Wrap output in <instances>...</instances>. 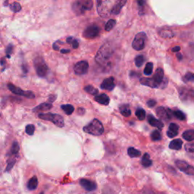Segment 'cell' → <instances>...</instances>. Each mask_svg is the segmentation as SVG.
<instances>
[{
  "label": "cell",
  "instance_id": "15",
  "mask_svg": "<svg viewBox=\"0 0 194 194\" xmlns=\"http://www.w3.org/2000/svg\"><path fill=\"white\" fill-rule=\"evenodd\" d=\"M80 183L87 191H93L96 189V184L94 182L91 181L87 179H81L80 180Z\"/></svg>",
  "mask_w": 194,
  "mask_h": 194
},
{
  "label": "cell",
  "instance_id": "46",
  "mask_svg": "<svg viewBox=\"0 0 194 194\" xmlns=\"http://www.w3.org/2000/svg\"><path fill=\"white\" fill-rule=\"evenodd\" d=\"M155 105H156V102H155L154 100H150L147 102V106L150 108L154 107Z\"/></svg>",
  "mask_w": 194,
  "mask_h": 194
},
{
  "label": "cell",
  "instance_id": "42",
  "mask_svg": "<svg viewBox=\"0 0 194 194\" xmlns=\"http://www.w3.org/2000/svg\"><path fill=\"white\" fill-rule=\"evenodd\" d=\"M35 131V126L33 124H28V125L26 126V128H25V132H26L27 134L28 135H33L34 134Z\"/></svg>",
  "mask_w": 194,
  "mask_h": 194
},
{
  "label": "cell",
  "instance_id": "55",
  "mask_svg": "<svg viewBox=\"0 0 194 194\" xmlns=\"http://www.w3.org/2000/svg\"><path fill=\"white\" fill-rule=\"evenodd\" d=\"M4 65V59H2V61H1V65L3 66Z\"/></svg>",
  "mask_w": 194,
  "mask_h": 194
},
{
  "label": "cell",
  "instance_id": "28",
  "mask_svg": "<svg viewBox=\"0 0 194 194\" xmlns=\"http://www.w3.org/2000/svg\"><path fill=\"white\" fill-rule=\"evenodd\" d=\"M127 153H128L129 156L131 158H136V157H140L141 155L140 151L137 150L134 147H130L127 149Z\"/></svg>",
  "mask_w": 194,
  "mask_h": 194
},
{
  "label": "cell",
  "instance_id": "13",
  "mask_svg": "<svg viewBox=\"0 0 194 194\" xmlns=\"http://www.w3.org/2000/svg\"><path fill=\"white\" fill-rule=\"evenodd\" d=\"M101 89L103 90H113L115 87V78L113 77H110L109 78H106L104 81H103V83L101 84Z\"/></svg>",
  "mask_w": 194,
  "mask_h": 194
},
{
  "label": "cell",
  "instance_id": "1",
  "mask_svg": "<svg viewBox=\"0 0 194 194\" xmlns=\"http://www.w3.org/2000/svg\"><path fill=\"white\" fill-rule=\"evenodd\" d=\"M114 50L112 48L109 43H106L102 46L99 51L97 52L96 56V62L100 65V66L105 67L109 65L112 56L113 55Z\"/></svg>",
  "mask_w": 194,
  "mask_h": 194
},
{
  "label": "cell",
  "instance_id": "52",
  "mask_svg": "<svg viewBox=\"0 0 194 194\" xmlns=\"http://www.w3.org/2000/svg\"><path fill=\"white\" fill-rule=\"evenodd\" d=\"M70 52V50L69 49H62L61 50V53L64 54V53H69Z\"/></svg>",
  "mask_w": 194,
  "mask_h": 194
},
{
  "label": "cell",
  "instance_id": "29",
  "mask_svg": "<svg viewBox=\"0 0 194 194\" xmlns=\"http://www.w3.org/2000/svg\"><path fill=\"white\" fill-rule=\"evenodd\" d=\"M19 149H20V146H19L18 143L17 141L13 142L12 146H11V149L9 151V154H8V155H16L19 152Z\"/></svg>",
  "mask_w": 194,
  "mask_h": 194
},
{
  "label": "cell",
  "instance_id": "40",
  "mask_svg": "<svg viewBox=\"0 0 194 194\" xmlns=\"http://www.w3.org/2000/svg\"><path fill=\"white\" fill-rule=\"evenodd\" d=\"M83 4H84V8L85 11H89L93 8V2L92 0H84Z\"/></svg>",
  "mask_w": 194,
  "mask_h": 194
},
{
  "label": "cell",
  "instance_id": "44",
  "mask_svg": "<svg viewBox=\"0 0 194 194\" xmlns=\"http://www.w3.org/2000/svg\"><path fill=\"white\" fill-rule=\"evenodd\" d=\"M13 48H14V46H13L12 44H8V45L7 46L6 49H5V53H6V56L8 59L11 58V53H12Z\"/></svg>",
  "mask_w": 194,
  "mask_h": 194
},
{
  "label": "cell",
  "instance_id": "18",
  "mask_svg": "<svg viewBox=\"0 0 194 194\" xmlns=\"http://www.w3.org/2000/svg\"><path fill=\"white\" fill-rule=\"evenodd\" d=\"M147 120H148V122H149V124H150V125L153 126V127H158L159 130H161V129L164 127L163 123L161 122V121H159V120L156 119V118H155L154 116H152V115H149V116H148Z\"/></svg>",
  "mask_w": 194,
  "mask_h": 194
},
{
  "label": "cell",
  "instance_id": "10",
  "mask_svg": "<svg viewBox=\"0 0 194 194\" xmlns=\"http://www.w3.org/2000/svg\"><path fill=\"white\" fill-rule=\"evenodd\" d=\"M89 69V64L87 61H81L75 64V67H74V71L75 74L78 75H84L87 73Z\"/></svg>",
  "mask_w": 194,
  "mask_h": 194
},
{
  "label": "cell",
  "instance_id": "26",
  "mask_svg": "<svg viewBox=\"0 0 194 194\" xmlns=\"http://www.w3.org/2000/svg\"><path fill=\"white\" fill-rule=\"evenodd\" d=\"M142 165H143V167L145 168H148V167H150L151 165H152V160L150 159V156L148 153H145L143 155V158H142Z\"/></svg>",
  "mask_w": 194,
  "mask_h": 194
},
{
  "label": "cell",
  "instance_id": "36",
  "mask_svg": "<svg viewBox=\"0 0 194 194\" xmlns=\"http://www.w3.org/2000/svg\"><path fill=\"white\" fill-rule=\"evenodd\" d=\"M115 24H116V21L114 20V19H110V20L108 21V22L106 23V26H105V30H106V31L112 30L114 28V27L115 26Z\"/></svg>",
  "mask_w": 194,
  "mask_h": 194
},
{
  "label": "cell",
  "instance_id": "20",
  "mask_svg": "<svg viewBox=\"0 0 194 194\" xmlns=\"http://www.w3.org/2000/svg\"><path fill=\"white\" fill-rule=\"evenodd\" d=\"M140 82L144 86H147L152 88H158V86L155 84L152 78H141L140 80Z\"/></svg>",
  "mask_w": 194,
  "mask_h": 194
},
{
  "label": "cell",
  "instance_id": "43",
  "mask_svg": "<svg viewBox=\"0 0 194 194\" xmlns=\"http://www.w3.org/2000/svg\"><path fill=\"white\" fill-rule=\"evenodd\" d=\"M16 162V158H11V159L8 161V165H7L6 168H5V171H9L11 168L14 167V164Z\"/></svg>",
  "mask_w": 194,
  "mask_h": 194
},
{
  "label": "cell",
  "instance_id": "24",
  "mask_svg": "<svg viewBox=\"0 0 194 194\" xmlns=\"http://www.w3.org/2000/svg\"><path fill=\"white\" fill-rule=\"evenodd\" d=\"M38 186V179L36 176H33L29 180L27 183V188L30 190H34L37 188Z\"/></svg>",
  "mask_w": 194,
  "mask_h": 194
},
{
  "label": "cell",
  "instance_id": "25",
  "mask_svg": "<svg viewBox=\"0 0 194 194\" xmlns=\"http://www.w3.org/2000/svg\"><path fill=\"white\" fill-rule=\"evenodd\" d=\"M120 112L121 113V115H124V117H129L131 116V111L129 108V105L127 104H124L121 105L120 106Z\"/></svg>",
  "mask_w": 194,
  "mask_h": 194
},
{
  "label": "cell",
  "instance_id": "34",
  "mask_svg": "<svg viewBox=\"0 0 194 194\" xmlns=\"http://www.w3.org/2000/svg\"><path fill=\"white\" fill-rule=\"evenodd\" d=\"M185 150L189 156L194 158V144H186L185 145Z\"/></svg>",
  "mask_w": 194,
  "mask_h": 194
},
{
  "label": "cell",
  "instance_id": "49",
  "mask_svg": "<svg viewBox=\"0 0 194 194\" xmlns=\"http://www.w3.org/2000/svg\"><path fill=\"white\" fill-rule=\"evenodd\" d=\"M180 46H175L172 49V52H177L180 51Z\"/></svg>",
  "mask_w": 194,
  "mask_h": 194
},
{
  "label": "cell",
  "instance_id": "21",
  "mask_svg": "<svg viewBox=\"0 0 194 194\" xmlns=\"http://www.w3.org/2000/svg\"><path fill=\"white\" fill-rule=\"evenodd\" d=\"M158 33H159V35L161 37L163 38H171L174 37V33H173L172 30L168 27L161 28L159 30V32H158Z\"/></svg>",
  "mask_w": 194,
  "mask_h": 194
},
{
  "label": "cell",
  "instance_id": "22",
  "mask_svg": "<svg viewBox=\"0 0 194 194\" xmlns=\"http://www.w3.org/2000/svg\"><path fill=\"white\" fill-rule=\"evenodd\" d=\"M52 108V104L50 103H43L40 104L33 109V112H39V111H47Z\"/></svg>",
  "mask_w": 194,
  "mask_h": 194
},
{
  "label": "cell",
  "instance_id": "19",
  "mask_svg": "<svg viewBox=\"0 0 194 194\" xmlns=\"http://www.w3.org/2000/svg\"><path fill=\"white\" fill-rule=\"evenodd\" d=\"M178 125L174 124V123H171L169 125L168 131H167V135H168V137H170V138H173V137H176V136L178 134Z\"/></svg>",
  "mask_w": 194,
  "mask_h": 194
},
{
  "label": "cell",
  "instance_id": "51",
  "mask_svg": "<svg viewBox=\"0 0 194 194\" xmlns=\"http://www.w3.org/2000/svg\"><path fill=\"white\" fill-rule=\"evenodd\" d=\"M53 49H54L55 50H59V46L57 45V43H55L53 44Z\"/></svg>",
  "mask_w": 194,
  "mask_h": 194
},
{
  "label": "cell",
  "instance_id": "11",
  "mask_svg": "<svg viewBox=\"0 0 194 194\" xmlns=\"http://www.w3.org/2000/svg\"><path fill=\"white\" fill-rule=\"evenodd\" d=\"M156 114L161 120L168 121L171 119L173 115V111L169 109H165L162 106L158 107L156 109Z\"/></svg>",
  "mask_w": 194,
  "mask_h": 194
},
{
  "label": "cell",
  "instance_id": "16",
  "mask_svg": "<svg viewBox=\"0 0 194 194\" xmlns=\"http://www.w3.org/2000/svg\"><path fill=\"white\" fill-rule=\"evenodd\" d=\"M127 3L126 0H121V1H118L115 3V5H113V7L112 8V11H111V14H114L116 15L118 14L121 11V10L122 9L123 6Z\"/></svg>",
  "mask_w": 194,
  "mask_h": 194
},
{
  "label": "cell",
  "instance_id": "37",
  "mask_svg": "<svg viewBox=\"0 0 194 194\" xmlns=\"http://www.w3.org/2000/svg\"><path fill=\"white\" fill-rule=\"evenodd\" d=\"M173 115L174 117L177 118V119L180 120V121H183L186 118V116H185L184 113L182 112L180 110H174L173 111Z\"/></svg>",
  "mask_w": 194,
  "mask_h": 194
},
{
  "label": "cell",
  "instance_id": "45",
  "mask_svg": "<svg viewBox=\"0 0 194 194\" xmlns=\"http://www.w3.org/2000/svg\"><path fill=\"white\" fill-rule=\"evenodd\" d=\"M183 79H184V81H186V82L194 81V74L189 72V73H187L186 75H185Z\"/></svg>",
  "mask_w": 194,
  "mask_h": 194
},
{
  "label": "cell",
  "instance_id": "35",
  "mask_svg": "<svg viewBox=\"0 0 194 194\" xmlns=\"http://www.w3.org/2000/svg\"><path fill=\"white\" fill-rule=\"evenodd\" d=\"M136 116L137 117L139 120L140 121H143V120L145 119L146 118V112H145L144 109H138L137 111H136Z\"/></svg>",
  "mask_w": 194,
  "mask_h": 194
},
{
  "label": "cell",
  "instance_id": "41",
  "mask_svg": "<svg viewBox=\"0 0 194 194\" xmlns=\"http://www.w3.org/2000/svg\"><path fill=\"white\" fill-rule=\"evenodd\" d=\"M151 139L153 141H158L161 139V135L158 131H152L151 134Z\"/></svg>",
  "mask_w": 194,
  "mask_h": 194
},
{
  "label": "cell",
  "instance_id": "2",
  "mask_svg": "<svg viewBox=\"0 0 194 194\" xmlns=\"http://www.w3.org/2000/svg\"><path fill=\"white\" fill-rule=\"evenodd\" d=\"M84 131L93 136H100L104 132V127L100 120L93 119L84 127Z\"/></svg>",
  "mask_w": 194,
  "mask_h": 194
},
{
  "label": "cell",
  "instance_id": "33",
  "mask_svg": "<svg viewBox=\"0 0 194 194\" xmlns=\"http://www.w3.org/2000/svg\"><path fill=\"white\" fill-rule=\"evenodd\" d=\"M152 70H153V64L152 62H148L147 64L146 65V67H145L144 71V75H151L152 73Z\"/></svg>",
  "mask_w": 194,
  "mask_h": 194
},
{
  "label": "cell",
  "instance_id": "27",
  "mask_svg": "<svg viewBox=\"0 0 194 194\" xmlns=\"http://www.w3.org/2000/svg\"><path fill=\"white\" fill-rule=\"evenodd\" d=\"M183 138L187 141L194 140V130H187L183 134Z\"/></svg>",
  "mask_w": 194,
  "mask_h": 194
},
{
  "label": "cell",
  "instance_id": "7",
  "mask_svg": "<svg viewBox=\"0 0 194 194\" xmlns=\"http://www.w3.org/2000/svg\"><path fill=\"white\" fill-rule=\"evenodd\" d=\"M100 29L97 25L93 24L87 27L83 32V37L86 39H94L100 34Z\"/></svg>",
  "mask_w": 194,
  "mask_h": 194
},
{
  "label": "cell",
  "instance_id": "38",
  "mask_svg": "<svg viewBox=\"0 0 194 194\" xmlns=\"http://www.w3.org/2000/svg\"><path fill=\"white\" fill-rule=\"evenodd\" d=\"M145 61L144 56H142V55H140V56H137L135 58V65H137V67L140 68L143 65Z\"/></svg>",
  "mask_w": 194,
  "mask_h": 194
},
{
  "label": "cell",
  "instance_id": "6",
  "mask_svg": "<svg viewBox=\"0 0 194 194\" xmlns=\"http://www.w3.org/2000/svg\"><path fill=\"white\" fill-rule=\"evenodd\" d=\"M111 2L109 1H98L97 2V11L102 17H108L111 14L112 10L109 8Z\"/></svg>",
  "mask_w": 194,
  "mask_h": 194
},
{
  "label": "cell",
  "instance_id": "50",
  "mask_svg": "<svg viewBox=\"0 0 194 194\" xmlns=\"http://www.w3.org/2000/svg\"><path fill=\"white\" fill-rule=\"evenodd\" d=\"M22 69H23L24 73H25V74L27 73L28 69H27V65H23V67H22Z\"/></svg>",
  "mask_w": 194,
  "mask_h": 194
},
{
  "label": "cell",
  "instance_id": "30",
  "mask_svg": "<svg viewBox=\"0 0 194 194\" xmlns=\"http://www.w3.org/2000/svg\"><path fill=\"white\" fill-rule=\"evenodd\" d=\"M61 108H62V110L64 111V112L68 115H70L73 113V112L75 111V108H74L73 106L72 105H62L61 106Z\"/></svg>",
  "mask_w": 194,
  "mask_h": 194
},
{
  "label": "cell",
  "instance_id": "3",
  "mask_svg": "<svg viewBox=\"0 0 194 194\" xmlns=\"http://www.w3.org/2000/svg\"><path fill=\"white\" fill-rule=\"evenodd\" d=\"M33 65H34L35 70L37 74L40 78H45L49 72V68L45 61L40 56H37L35 58L33 61Z\"/></svg>",
  "mask_w": 194,
  "mask_h": 194
},
{
  "label": "cell",
  "instance_id": "32",
  "mask_svg": "<svg viewBox=\"0 0 194 194\" xmlns=\"http://www.w3.org/2000/svg\"><path fill=\"white\" fill-rule=\"evenodd\" d=\"M66 41H67L68 43L71 44L74 49H77L79 46V43H78V40L75 39L73 37H68L66 39Z\"/></svg>",
  "mask_w": 194,
  "mask_h": 194
},
{
  "label": "cell",
  "instance_id": "9",
  "mask_svg": "<svg viewBox=\"0 0 194 194\" xmlns=\"http://www.w3.org/2000/svg\"><path fill=\"white\" fill-rule=\"evenodd\" d=\"M176 166L179 168L181 171L184 172L185 174L189 175H194V167L189 165L186 163V161H181V160H177L175 161Z\"/></svg>",
  "mask_w": 194,
  "mask_h": 194
},
{
  "label": "cell",
  "instance_id": "4",
  "mask_svg": "<svg viewBox=\"0 0 194 194\" xmlns=\"http://www.w3.org/2000/svg\"><path fill=\"white\" fill-rule=\"evenodd\" d=\"M38 117H39L40 119L45 120V121H52L53 124H56V125L59 127H63L64 125H65L63 117L61 116L60 115H58V114H40Z\"/></svg>",
  "mask_w": 194,
  "mask_h": 194
},
{
  "label": "cell",
  "instance_id": "47",
  "mask_svg": "<svg viewBox=\"0 0 194 194\" xmlns=\"http://www.w3.org/2000/svg\"><path fill=\"white\" fill-rule=\"evenodd\" d=\"M56 95H50V96H49V103H52V102H54L55 100H56Z\"/></svg>",
  "mask_w": 194,
  "mask_h": 194
},
{
  "label": "cell",
  "instance_id": "53",
  "mask_svg": "<svg viewBox=\"0 0 194 194\" xmlns=\"http://www.w3.org/2000/svg\"><path fill=\"white\" fill-rule=\"evenodd\" d=\"M144 194H154V192L150 190H146V192H144Z\"/></svg>",
  "mask_w": 194,
  "mask_h": 194
},
{
  "label": "cell",
  "instance_id": "14",
  "mask_svg": "<svg viewBox=\"0 0 194 194\" xmlns=\"http://www.w3.org/2000/svg\"><path fill=\"white\" fill-rule=\"evenodd\" d=\"M72 10L77 15H81L84 14L85 9L84 8L83 1H76L72 4Z\"/></svg>",
  "mask_w": 194,
  "mask_h": 194
},
{
  "label": "cell",
  "instance_id": "56",
  "mask_svg": "<svg viewBox=\"0 0 194 194\" xmlns=\"http://www.w3.org/2000/svg\"><path fill=\"white\" fill-rule=\"evenodd\" d=\"M40 194H44V193H43V192H41V193H40Z\"/></svg>",
  "mask_w": 194,
  "mask_h": 194
},
{
  "label": "cell",
  "instance_id": "48",
  "mask_svg": "<svg viewBox=\"0 0 194 194\" xmlns=\"http://www.w3.org/2000/svg\"><path fill=\"white\" fill-rule=\"evenodd\" d=\"M78 114H80L81 115H83L84 113H85V110H84L83 108H79V109H78Z\"/></svg>",
  "mask_w": 194,
  "mask_h": 194
},
{
  "label": "cell",
  "instance_id": "8",
  "mask_svg": "<svg viewBox=\"0 0 194 194\" xmlns=\"http://www.w3.org/2000/svg\"><path fill=\"white\" fill-rule=\"evenodd\" d=\"M8 88L9 89L10 91L12 93L15 95H18V96H25L27 98L29 99H33L35 97V95L33 92L31 91H24V90H21L19 87H16L12 84H8Z\"/></svg>",
  "mask_w": 194,
  "mask_h": 194
},
{
  "label": "cell",
  "instance_id": "31",
  "mask_svg": "<svg viewBox=\"0 0 194 194\" xmlns=\"http://www.w3.org/2000/svg\"><path fill=\"white\" fill-rule=\"evenodd\" d=\"M84 90H85L87 93H88L89 94L93 95V96H97L99 91L97 89H96L95 87H93V86L91 85H87L84 87Z\"/></svg>",
  "mask_w": 194,
  "mask_h": 194
},
{
  "label": "cell",
  "instance_id": "23",
  "mask_svg": "<svg viewBox=\"0 0 194 194\" xmlns=\"http://www.w3.org/2000/svg\"><path fill=\"white\" fill-rule=\"evenodd\" d=\"M182 145H183V141L180 139H176L170 143L169 148L171 149H174V150H179L181 149Z\"/></svg>",
  "mask_w": 194,
  "mask_h": 194
},
{
  "label": "cell",
  "instance_id": "39",
  "mask_svg": "<svg viewBox=\"0 0 194 194\" xmlns=\"http://www.w3.org/2000/svg\"><path fill=\"white\" fill-rule=\"evenodd\" d=\"M10 9L14 12H18L21 10V6L20 3L17 2H14L10 5Z\"/></svg>",
  "mask_w": 194,
  "mask_h": 194
},
{
  "label": "cell",
  "instance_id": "5",
  "mask_svg": "<svg viewBox=\"0 0 194 194\" xmlns=\"http://www.w3.org/2000/svg\"><path fill=\"white\" fill-rule=\"evenodd\" d=\"M146 40V34L144 32H140L136 35L135 38L133 40L132 47L137 51H140L145 47Z\"/></svg>",
  "mask_w": 194,
  "mask_h": 194
},
{
  "label": "cell",
  "instance_id": "17",
  "mask_svg": "<svg viewBox=\"0 0 194 194\" xmlns=\"http://www.w3.org/2000/svg\"><path fill=\"white\" fill-rule=\"evenodd\" d=\"M94 100L100 104L104 105V106H108L109 104V102H110V99L106 93H102V94L96 96Z\"/></svg>",
  "mask_w": 194,
  "mask_h": 194
},
{
  "label": "cell",
  "instance_id": "12",
  "mask_svg": "<svg viewBox=\"0 0 194 194\" xmlns=\"http://www.w3.org/2000/svg\"><path fill=\"white\" fill-rule=\"evenodd\" d=\"M152 79L155 81V84L158 86V87L164 88L162 85H165V87L166 86L167 83H164V71L163 69L161 68H157Z\"/></svg>",
  "mask_w": 194,
  "mask_h": 194
},
{
  "label": "cell",
  "instance_id": "54",
  "mask_svg": "<svg viewBox=\"0 0 194 194\" xmlns=\"http://www.w3.org/2000/svg\"><path fill=\"white\" fill-rule=\"evenodd\" d=\"M177 59H179V60H181V59H182V56L180 54H177Z\"/></svg>",
  "mask_w": 194,
  "mask_h": 194
}]
</instances>
